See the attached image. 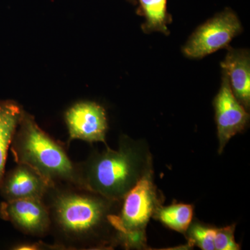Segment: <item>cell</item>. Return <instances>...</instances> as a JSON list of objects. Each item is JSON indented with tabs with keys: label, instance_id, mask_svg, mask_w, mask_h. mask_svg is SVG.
Wrapping results in <instances>:
<instances>
[{
	"label": "cell",
	"instance_id": "obj_1",
	"mask_svg": "<svg viewBox=\"0 0 250 250\" xmlns=\"http://www.w3.org/2000/svg\"><path fill=\"white\" fill-rule=\"evenodd\" d=\"M50 232L61 250L96 249L116 241L111 222L117 201L75 184L51 185L42 198Z\"/></svg>",
	"mask_w": 250,
	"mask_h": 250
},
{
	"label": "cell",
	"instance_id": "obj_2",
	"mask_svg": "<svg viewBox=\"0 0 250 250\" xmlns=\"http://www.w3.org/2000/svg\"><path fill=\"white\" fill-rule=\"evenodd\" d=\"M10 149L16 164L30 166L51 185L82 187L77 163L70 159L63 145L41 129L34 117L24 110Z\"/></svg>",
	"mask_w": 250,
	"mask_h": 250
},
{
	"label": "cell",
	"instance_id": "obj_3",
	"mask_svg": "<svg viewBox=\"0 0 250 250\" xmlns=\"http://www.w3.org/2000/svg\"><path fill=\"white\" fill-rule=\"evenodd\" d=\"M141 159L136 146L123 138L117 150L106 147L77 163L82 187L108 200L121 202L142 176Z\"/></svg>",
	"mask_w": 250,
	"mask_h": 250
},
{
	"label": "cell",
	"instance_id": "obj_4",
	"mask_svg": "<svg viewBox=\"0 0 250 250\" xmlns=\"http://www.w3.org/2000/svg\"><path fill=\"white\" fill-rule=\"evenodd\" d=\"M122 200L121 209L111 217L117 242L126 248L141 247L145 243L146 226L157 208V195L150 170L144 172Z\"/></svg>",
	"mask_w": 250,
	"mask_h": 250
},
{
	"label": "cell",
	"instance_id": "obj_5",
	"mask_svg": "<svg viewBox=\"0 0 250 250\" xmlns=\"http://www.w3.org/2000/svg\"><path fill=\"white\" fill-rule=\"evenodd\" d=\"M243 27L238 16L228 9L208 20L192 33L182 52L188 58L202 59L219 49L228 48Z\"/></svg>",
	"mask_w": 250,
	"mask_h": 250
},
{
	"label": "cell",
	"instance_id": "obj_6",
	"mask_svg": "<svg viewBox=\"0 0 250 250\" xmlns=\"http://www.w3.org/2000/svg\"><path fill=\"white\" fill-rule=\"evenodd\" d=\"M69 141L81 140L87 143L106 144L107 118L103 106L93 102H80L72 105L65 113Z\"/></svg>",
	"mask_w": 250,
	"mask_h": 250
},
{
	"label": "cell",
	"instance_id": "obj_7",
	"mask_svg": "<svg viewBox=\"0 0 250 250\" xmlns=\"http://www.w3.org/2000/svg\"><path fill=\"white\" fill-rule=\"evenodd\" d=\"M0 217L28 236L42 238L50 232L48 209L41 199L1 202Z\"/></svg>",
	"mask_w": 250,
	"mask_h": 250
},
{
	"label": "cell",
	"instance_id": "obj_8",
	"mask_svg": "<svg viewBox=\"0 0 250 250\" xmlns=\"http://www.w3.org/2000/svg\"><path fill=\"white\" fill-rule=\"evenodd\" d=\"M219 139V153H221L231 138L246 129L250 116L246 108L239 103L223 72L221 86L214 102Z\"/></svg>",
	"mask_w": 250,
	"mask_h": 250
},
{
	"label": "cell",
	"instance_id": "obj_9",
	"mask_svg": "<svg viewBox=\"0 0 250 250\" xmlns=\"http://www.w3.org/2000/svg\"><path fill=\"white\" fill-rule=\"evenodd\" d=\"M51 184L37 171L25 164L5 172L0 182V195L4 201L41 199L42 200Z\"/></svg>",
	"mask_w": 250,
	"mask_h": 250
},
{
	"label": "cell",
	"instance_id": "obj_10",
	"mask_svg": "<svg viewBox=\"0 0 250 250\" xmlns=\"http://www.w3.org/2000/svg\"><path fill=\"white\" fill-rule=\"evenodd\" d=\"M230 86L237 100L246 109L250 104V56L248 49L228 47L226 57L221 62Z\"/></svg>",
	"mask_w": 250,
	"mask_h": 250
},
{
	"label": "cell",
	"instance_id": "obj_11",
	"mask_svg": "<svg viewBox=\"0 0 250 250\" xmlns=\"http://www.w3.org/2000/svg\"><path fill=\"white\" fill-rule=\"evenodd\" d=\"M24 109L13 100H0V182L5 173L8 150Z\"/></svg>",
	"mask_w": 250,
	"mask_h": 250
},
{
	"label": "cell",
	"instance_id": "obj_12",
	"mask_svg": "<svg viewBox=\"0 0 250 250\" xmlns=\"http://www.w3.org/2000/svg\"><path fill=\"white\" fill-rule=\"evenodd\" d=\"M138 13L146 18L142 29L146 34L160 31L169 34L167 24L171 21L167 11V0H139Z\"/></svg>",
	"mask_w": 250,
	"mask_h": 250
},
{
	"label": "cell",
	"instance_id": "obj_13",
	"mask_svg": "<svg viewBox=\"0 0 250 250\" xmlns=\"http://www.w3.org/2000/svg\"><path fill=\"white\" fill-rule=\"evenodd\" d=\"M157 218L174 231L184 232L190 226L193 209L192 206L177 204L156 210Z\"/></svg>",
	"mask_w": 250,
	"mask_h": 250
},
{
	"label": "cell",
	"instance_id": "obj_14",
	"mask_svg": "<svg viewBox=\"0 0 250 250\" xmlns=\"http://www.w3.org/2000/svg\"><path fill=\"white\" fill-rule=\"evenodd\" d=\"M215 229L194 225L189 231L190 241L203 250H214Z\"/></svg>",
	"mask_w": 250,
	"mask_h": 250
},
{
	"label": "cell",
	"instance_id": "obj_15",
	"mask_svg": "<svg viewBox=\"0 0 250 250\" xmlns=\"http://www.w3.org/2000/svg\"><path fill=\"white\" fill-rule=\"evenodd\" d=\"M235 225L226 228L215 229V250H237L240 247L234 238Z\"/></svg>",
	"mask_w": 250,
	"mask_h": 250
},
{
	"label": "cell",
	"instance_id": "obj_16",
	"mask_svg": "<svg viewBox=\"0 0 250 250\" xmlns=\"http://www.w3.org/2000/svg\"><path fill=\"white\" fill-rule=\"evenodd\" d=\"M14 250H61L56 244L49 245L42 241L24 242L15 245L11 248Z\"/></svg>",
	"mask_w": 250,
	"mask_h": 250
},
{
	"label": "cell",
	"instance_id": "obj_17",
	"mask_svg": "<svg viewBox=\"0 0 250 250\" xmlns=\"http://www.w3.org/2000/svg\"><path fill=\"white\" fill-rule=\"evenodd\" d=\"M128 1H129L130 2L134 3V4H135V3H136V0H128Z\"/></svg>",
	"mask_w": 250,
	"mask_h": 250
}]
</instances>
